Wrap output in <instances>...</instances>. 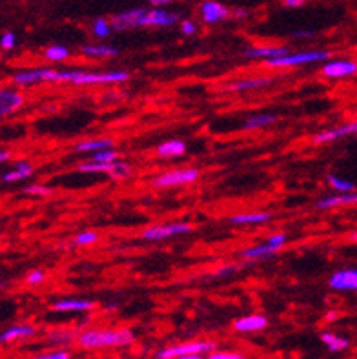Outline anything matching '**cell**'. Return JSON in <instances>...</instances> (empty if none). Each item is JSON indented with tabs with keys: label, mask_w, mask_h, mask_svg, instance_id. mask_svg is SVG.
Masks as SVG:
<instances>
[{
	"label": "cell",
	"mask_w": 357,
	"mask_h": 359,
	"mask_svg": "<svg viewBox=\"0 0 357 359\" xmlns=\"http://www.w3.org/2000/svg\"><path fill=\"white\" fill-rule=\"evenodd\" d=\"M135 341V334L130 328H88L77 336V345L84 351L100 348H122Z\"/></svg>",
	"instance_id": "1"
},
{
	"label": "cell",
	"mask_w": 357,
	"mask_h": 359,
	"mask_svg": "<svg viewBox=\"0 0 357 359\" xmlns=\"http://www.w3.org/2000/svg\"><path fill=\"white\" fill-rule=\"evenodd\" d=\"M131 75L128 72H84V69H64L59 72L57 82H69L75 86H102V84H121L128 82Z\"/></svg>",
	"instance_id": "2"
},
{
	"label": "cell",
	"mask_w": 357,
	"mask_h": 359,
	"mask_svg": "<svg viewBox=\"0 0 357 359\" xmlns=\"http://www.w3.org/2000/svg\"><path fill=\"white\" fill-rule=\"evenodd\" d=\"M330 59V51L326 50H312V51H297V53L283 55L277 59L264 60V66L268 68H297V66H308V64L326 62Z\"/></svg>",
	"instance_id": "3"
},
{
	"label": "cell",
	"mask_w": 357,
	"mask_h": 359,
	"mask_svg": "<svg viewBox=\"0 0 357 359\" xmlns=\"http://www.w3.org/2000/svg\"><path fill=\"white\" fill-rule=\"evenodd\" d=\"M215 351V343L208 341V339H195V341H184L177 343V345L164 346L155 354V359H177L181 355L190 354H203L208 355L210 352Z\"/></svg>",
	"instance_id": "4"
},
{
	"label": "cell",
	"mask_w": 357,
	"mask_h": 359,
	"mask_svg": "<svg viewBox=\"0 0 357 359\" xmlns=\"http://www.w3.org/2000/svg\"><path fill=\"white\" fill-rule=\"evenodd\" d=\"M77 172L81 173H106L115 181H121V179H128L133 173L131 164L126 161L117 159L112 161V163H97V161H86V163H81L77 166Z\"/></svg>",
	"instance_id": "5"
},
{
	"label": "cell",
	"mask_w": 357,
	"mask_h": 359,
	"mask_svg": "<svg viewBox=\"0 0 357 359\" xmlns=\"http://www.w3.org/2000/svg\"><path fill=\"white\" fill-rule=\"evenodd\" d=\"M201 172L197 168H179V170H168V172L159 173L157 177L151 179V187L163 190V188H175L186 187V184H194L199 181Z\"/></svg>",
	"instance_id": "6"
},
{
	"label": "cell",
	"mask_w": 357,
	"mask_h": 359,
	"mask_svg": "<svg viewBox=\"0 0 357 359\" xmlns=\"http://www.w3.org/2000/svg\"><path fill=\"white\" fill-rule=\"evenodd\" d=\"M288 241V236L285 232L274 233L270 236L264 243L255 246H250V248H244L241 250V259L244 261H259V259H267V257H271V255H276L277 252L283 248Z\"/></svg>",
	"instance_id": "7"
},
{
	"label": "cell",
	"mask_w": 357,
	"mask_h": 359,
	"mask_svg": "<svg viewBox=\"0 0 357 359\" xmlns=\"http://www.w3.org/2000/svg\"><path fill=\"white\" fill-rule=\"evenodd\" d=\"M194 232V226L190 223H168V224H154V226L144 228L139 233V239L142 241H166L177 236H186Z\"/></svg>",
	"instance_id": "8"
},
{
	"label": "cell",
	"mask_w": 357,
	"mask_h": 359,
	"mask_svg": "<svg viewBox=\"0 0 357 359\" xmlns=\"http://www.w3.org/2000/svg\"><path fill=\"white\" fill-rule=\"evenodd\" d=\"M59 72L51 68H32L17 72L11 77V82L18 88H29L36 84H44V82H57Z\"/></svg>",
	"instance_id": "9"
},
{
	"label": "cell",
	"mask_w": 357,
	"mask_h": 359,
	"mask_svg": "<svg viewBox=\"0 0 357 359\" xmlns=\"http://www.w3.org/2000/svg\"><path fill=\"white\" fill-rule=\"evenodd\" d=\"M181 20L177 11H170L168 8H146L140 27H172Z\"/></svg>",
	"instance_id": "10"
},
{
	"label": "cell",
	"mask_w": 357,
	"mask_h": 359,
	"mask_svg": "<svg viewBox=\"0 0 357 359\" xmlns=\"http://www.w3.org/2000/svg\"><path fill=\"white\" fill-rule=\"evenodd\" d=\"M357 73V62L352 59H334L326 60L321 68V75L325 79H332V81H337V79H346L352 77Z\"/></svg>",
	"instance_id": "11"
},
{
	"label": "cell",
	"mask_w": 357,
	"mask_h": 359,
	"mask_svg": "<svg viewBox=\"0 0 357 359\" xmlns=\"http://www.w3.org/2000/svg\"><path fill=\"white\" fill-rule=\"evenodd\" d=\"M199 15L204 24H219L224 22L231 17V9L228 6L221 4L219 0H203L199 6Z\"/></svg>",
	"instance_id": "12"
},
{
	"label": "cell",
	"mask_w": 357,
	"mask_h": 359,
	"mask_svg": "<svg viewBox=\"0 0 357 359\" xmlns=\"http://www.w3.org/2000/svg\"><path fill=\"white\" fill-rule=\"evenodd\" d=\"M24 104H26L24 93L13 88H0V118L17 114Z\"/></svg>",
	"instance_id": "13"
},
{
	"label": "cell",
	"mask_w": 357,
	"mask_h": 359,
	"mask_svg": "<svg viewBox=\"0 0 357 359\" xmlns=\"http://www.w3.org/2000/svg\"><path fill=\"white\" fill-rule=\"evenodd\" d=\"M146 13V8H133L128 9V11H122L112 17V26H114V32H128V29H135L140 27L142 22V17Z\"/></svg>",
	"instance_id": "14"
},
{
	"label": "cell",
	"mask_w": 357,
	"mask_h": 359,
	"mask_svg": "<svg viewBox=\"0 0 357 359\" xmlns=\"http://www.w3.org/2000/svg\"><path fill=\"white\" fill-rule=\"evenodd\" d=\"M290 48L288 46H252V48H246L243 51L244 59L250 60H271L277 59V57H283V55H288Z\"/></svg>",
	"instance_id": "15"
},
{
	"label": "cell",
	"mask_w": 357,
	"mask_h": 359,
	"mask_svg": "<svg viewBox=\"0 0 357 359\" xmlns=\"http://www.w3.org/2000/svg\"><path fill=\"white\" fill-rule=\"evenodd\" d=\"M328 287L335 292H357V269L334 272L328 279Z\"/></svg>",
	"instance_id": "16"
},
{
	"label": "cell",
	"mask_w": 357,
	"mask_h": 359,
	"mask_svg": "<svg viewBox=\"0 0 357 359\" xmlns=\"http://www.w3.org/2000/svg\"><path fill=\"white\" fill-rule=\"evenodd\" d=\"M268 328V318L262 314H250L234 321V330L239 334H257Z\"/></svg>",
	"instance_id": "17"
},
{
	"label": "cell",
	"mask_w": 357,
	"mask_h": 359,
	"mask_svg": "<svg viewBox=\"0 0 357 359\" xmlns=\"http://www.w3.org/2000/svg\"><path fill=\"white\" fill-rule=\"evenodd\" d=\"M352 133H357V121L350 124H344V126L330 128V130H325V132H319L312 137L314 144H330V142L339 141V139H344V137L352 135Z\"/></svg>",
	"instance_id": "18"
},
{
	"label": "cell",
	"mask_w": 357,
	"mask_h": 359,
	"mask_svg": "<svg viewBox=\"0 0 357 359\" xmlns=\"http://www.w3.org/2000/svg\"><path fill=\"white\" fill-rule=\"evenodd\" d=\"M274 84V79L270 77H248V79H239V81H231L224 84V90L230 93H244V91H253L261 90Z\"/></svg>",
	"instance_id": "19"
},
{
	"label": "cell",
	"mask_w": 357,
	"mask_h": 359,
	"mask_svg": "<svg viewBox=\"0 0 357 359\" xmlns=\"http://www.w3.org/2000/svg\"><path fill=\"white\" fill-rule=\"evenodd\" d=\"M97 303L91 299H75V297H66V299H57L51 303L53 312H91L95 309Z\"/></svg>",
	"instance_id": "20"
},
{
	"label": "cell",
	"mask_w": 357,
	"mask_h": 359,
	"mask_svg": "<svg viewBox=\"0 0 357 359\" xmlns=\"http://www.w3.org/2000/svg\"><path fill=\"white\" fill-rule=\"evenodd\" d=\"M274 219V214L270 212H243V214H236L228 217V223L236 224V226H257V224H264Z\"/></svg>",
	"instance_id": "21"
},
{
	"label": "cell",
	"mask_w": 357,
	"mask_h": 359,
	"mask_svg": "<svg viewBox=\"0 0 357 359\" xmlns=\"http://www.w3.org/2000/svg\"><path fill=\"white\" fill-rule=\"evenodd\" d=\"M357 205V191H350V194H334V196L323 197L316 203V208L319 210H332L339 208V206H350Z\"/></svg>",
	"instance_id": "22"
},
{
	"label": "cell",
	"mask_w": 357,
	"mask_h": 359,
	"mask_svg": "<svg viewBox=\"0 0 357 359\" xmlns=\"http://www.w3.org/2000/svg\"><path fill=\"white\" fill-rule=\"evenodd\" d=\"M81 53L88 59H115L121 55V50L109 44H84Z\"/></svg>",
	"instance_id": "23"
},
{
	"label": "cell",
	"mask_w": 357,
	"mask_h": 359,
	"mask_svg": "<svg viewBox=\"0 0 357 359\" xmlns=\"http://www.w3.org/2000/svg\"><path fill=\"white\" fill-rule=\"evenodd\" d=\"M35 173V166H33L29 161H18L15 163V166L11 170L2 175V181L4 182H20V181H26L29 179Z\"/></svg>",
	"instance_id": "24"
},
{
	"label": "cell",
	"mask_w": 357,
	"mask_h": 359,
	"mask_svg": "<svg viewBox=\"0 0 357 359\" xmlns=\"http://www.w3.org/2000/svg\"><path fill=\"white\" fill-rule=\"evenodd\" d=\"M36 334V328L32 325H13L9 327L8 330L0 334V343L6 345V343H13L18 339H27V337H33Z\"/></svg>",
	"instance_id": "25"
},
{
	"label": "cell",
	"mask_w": 357,
	"mask_h": 359,
	"mask_svg": "<svg viewBox=\"0 0 357 359\" xmlns=\"http://www.w3.org/2000/svg\"><path fill=\"white\" fill-rule=\"evenodd\" d=\"M155 154L161 159H175L186 154V142L181 139H170V141L163 142L155 148Z\"/></svg>",
	"instance_id": "26"
},
{
	"label": "cell",
	"mask_w": 357,
	"mask_h": 359,
	"mask_svg": "<svg viewBox=\"0 0 357 359\" xmlns=\"http://www.w3.org/2000/svg\"><path fill=\"white\" fill-rule=\"evenodd\" d=\"M114 146V139H86V141H81L73 146V151H77V154H95V151L100 150H109Z\"/></svg>",
	"instance_id": "27"
},
{
	"label": "cell",
	"mask_w": 357,
	"mask_h": 359,
	"mask_svg": "<svg viewBox=\"0 0 357 359\" xmlns=\"http://www.w3.org/2000/svg\"><path fill=\"white\" fill-rule=\"evenodd\" d=\"M279 121L276 114H259L252 115V117L246 118V123L243 124L244 132H255V130H261V128H268L271 124H276Z\"/></svg>",
	"instance_id": "28"
},
{
	"label": "cell",
	"mask_w": 357,
	"mask_h": 359,
	"mask_svg": "<svg viewBox=\"0 0 357 359\" xmlns=\"http://www.w3.org/2000/svg\"><path fill=\"white\" fill-rule=\"evenodd\" d=\"M77 336L79 334L72 330V328H57V330H51L46 339L55 346H66L69 343L77 341Z\"/></svg>",
	"instance_id": "29"
},
{
	"label": "cell",
	"mask_w": 357,
	"mask_h": 359,
	"mask_svg": "<svg viewBox=\"0 0 357 359\" xmlns=\"http://www.w3.org/2000/svg\"><path fill=\"white\" fill-rule=\"evenodd\" d=\"M321 341H323V345H325L330 352H334V354L346 351V348L350 346V341L346 339V337L337 336V334H334V332H323Z\"/></svg>",
	"instance_id": "30"
},
{
	"label": "cell",
	"mask_w": 357,
	"mask_h": 359,
	"mask_svg": "<svg viewBox=\"0 0 357 359\" xmlns=\"http://www.w3.org/2000/svg\"><path fill=\"white\" fill-rule=\"evenodd\" d=\"M114 33V26H112V18L99 17L91 22V35L99 39V41H106Z\"/></svg>",
	"instance_id": "31"
},
{
	"label": "cell",
	"mask_w": 357,
	"mask_h": 359,
	"mask_svg": "<svg viewBox=\"0 0 357 359\" xmlns=\"http://www.w3.org/2000/svg\"><path fill=\"white\" fill-rule=\"evenodd\" d=\"M69 57H72V51H69L68 46L53 44L44 50V59L51 60V62H62V60H68Z\"/></svg>",
	"instance_id": "32"
},
{
	"label": "cell",
	"mask_w": 357,
	"mask_h": 359,
	"mask_svg": "<svg viewBox=\"0 0 357 359\" xmlns=\"http://www.w3.org/2000/svg\"><path fill=\"white\" fill-rule=\"evenodd\" d=\"M326 181H328V184H330L335 191H339V194H350V191H356V184H353L352 181L339 177V175H334V173H330V175L326 177Z\"/></svg>",
	"instance_id": "33"
},
{
	"label": "cell",
	"mask_w": 357,
	"mask_h": 359,
	"mask_svg": "<svg viewBox=\"0 0 357 359\" xmlns=\"http://www.w3.org/2000/svg\"><path fill=\"white\" fill-rule=\"evenodd\" d=\"M24 196H32V197H51L53 196V188L46 187V184H27L22 190Z\"/></svg>",
	"instance_id": "34"
},
{
	"label": "cell",
	"mask_w": 357,
	"mask_h": 359,
	"mask_svg": "<svg viewBox=\"0 0 357 359\" xmlns=\"http://www.w3.org/2000/svg\"><path fill=\"white\" fill-rule=\"evenodd\" d=\"M99 241V233L93 232V230H86V232H81L73 237V245L75 246H90L95 245Z\"/></svg>",
	"instance_id": "35"
},
{
	"label": "cell",
	"mask_w": 357,
	"mask_h": 359,
	"mask_svg": "<svg viewBox=\"0 0 357 359\" xmlns=\"http://www.w3.org/2000/svg\"><path fill=\"white\" fill-rule=\"evenodd\" d=\"M46 279H48V273H46V270L35 269V270H32V272H27L24 283H26L27 287H41V285H44L46 283Z\"/></svg>",
	"instance_id": "36"
},
{
	"label": "cell",
	"mask_w": 357,
	"mask_h": 359,
	"mask_svg": "<svg viewBox=\"0 0 357 359\" xmlns=\"http://www.w3.org/2000/svg\"><path fill=\"white\" fill-rule=\"evenodd\" d=\"M117 159H121V155H119L114 148L90 154V161H97V163H112V161H117Z\"/></svg>",
	"instance_id": "37"
},
{
	"label": "cell",
	"mask_w": 357,
	"mask_h": 359,
	"mask_svg": "<svg viewBox=\"0 0 357 359\" xmlns=\"http://www.w3.org/2000/svg\"><path fill=\"white\" fill-rule=\"evenodd\" d=\"M206 359H246V355L234 351H213L206 355Z\"/></svg>",
	"instance_id": "38"
},
{
	"label": "cell",
	"mask_w": 357,
	"mask_h": 359,
	"mask_svg": "<svg viewBox=\"0 0 357 359\" xmlns=\"http://www.w3.org/2000/svg\"><path fill=\"white\" fill-rule=\"evenodd\" d=\"M33 359H72V352L64 351V348H59V351L44 352V354L35 355Z\"/></svg>",
	"instance_id": "39"
},
{
	"label": "cell",
	"mask_w": 357,
	"mask_h": 359,
	"mask_svg": "<svg viewBox=\"0 0 357 359\" xmlns=\"http://www.w3.org/2000/svg\"><path fill=\"white\" fill-rule=\"evenodd\" d=\"M15 46H17V35H15L13 32H6L4 35L0 36V48H2V50H13Z\"/></svg>",
	"instance_id": "40"
},
{
	"label": "cell",
	"mask_w": 357,
	"mask_h": 359,
	"mask_svg": "<svg viewBox=\"0 0 357 359\" xmlns=\"http://www.w3.org/2000/svg\"><path fill=\"white\" fill-rule=\"evenodd\" d=\"M181 33L184 36H194L197 33V24L190 18H184V20H181Z\"/></svg>",
	"instance_id": "41"
},
{
	"label": "cell",
	"mask_w": 357,
	"mask_h": 359,
	"mask_svg": "<svg viewBox=\"0 0 357 359\" xmlns=\"http://www.w3.org/2000/svg\"><path fill=\"white\" fill-rule=\"evenodd\" d=\"M281 4L288 9H297V8H303V6L307 4V0H281Z\"/></svg>",
	"instance_id": "42"
},
{
	"label": "cell",
	"mask_w": 357,
	"mask_h": 359,
	"mask_svg": "<svg viewBox=\"0 0 357 359\" xmlns=\"http://www.w3.org/2000/svg\"><path fill=\"white\" fill-rule=\"evenodd\" d=\"M237 270V266L236 264H227V266H222L221 270H219L217 273H215V276H217V278H227V276H230V273H234Z\"/></svg>",
	"instance_id": "43"
},
{
	"label": "cell",
	"mask_w": 357,
	"mask_h": 359,
	"mask_svg": "<svg viewBox=\"0 0 357 359\" xmlns=\"http://www.w3.org/2000/svg\"><path fill=\"white\" fill-rule=\"evenodd\" d=\"M148 4H151V8H168L172 6L175 0H146Z\"/></svg>",
	"instance_id": "44"
},
{
	"label": "cell",
	"mask_w": 357,
	"mask_h": 359,
	"mask_svg": "<svg viewBox=\"0 0 357 359\" xmlns=\"http://www.w3.org/2000/svg\"><path fill=\"white\" fill-rule=\"evenodd\" d=\"M231 17L246 18V17H250V11L248 9H234V11H231Z\"/></svg>",
	"instance_id": "45"
},
{
	"label": "cell",
	"mask_w": 357,
	"mask_h": 359,
	"mask_svg": "<svg viewBox=\"0 0 357 359\" xmlns=\"http://www.w3.org/2000/svg\"><path fill=\"white\" fill-rule=\"evenodd\" d=\"M314 35H316V33L310 32V29H308V32H295L294 33L295 39H310V36H314Z\"/></svg>",
	"instance_id": "46"
},
{
	"label": "cell",
	"mask_w": 357,
	"mask_h": 359,
	"mask_svg": "<svg viewBox=\"0 0 357 359\" xmlns=\"http://www.w3.org/2000/svg\"><path fill=\"white\" fill-rule=\"evenodd\" d=\"M11 159V151L9 150H0V164L8 163Z\"/></svg>",
	"instance_id": "47"
},
{
	"label": "cell",
	"mask_w": 357,
	"mask_h": 359,
	"mask_svg": "<svg viewBox=\"0 0 357 359\" xmlns=\"http://www.w3.org/2000/svg\"><path fill=\"white\" fill-rule=\"evenodd\" d=\"M177 359H206L203 354H190V355H181V358Z\"/></svg>",
	"instance_id": "48"
},
{
	"label": "cell",
	"mask_w": 357,
	"mask_h": 359,
	"mask_svg": "<svg viewBox=\"0 0 357 359\" xmlns=\"http://www.w3.org/2000/svg\"><path fill=\"white\" fill-rule=\"evenodd\" d=\"M349 239H350V241H352V243H357V230H356V232H352V233H350V236H349Z\"/></svg>",
	"instance_id": "49"
},
{
	"label": "cell",
	"mask_w": 357,
	"mask_h": 359,
	"mask_svg": "<svg viewBox=\"0 0 357 359\" xmlns=\"http://www.w3.org/2000/svg\"><path fill=\"white\" fill-rule=\"evenodd\" d=\"M0 181H2V175H0Z\"/></svg>",
	"instance_id": "50"
},
{
	"label": "cell",
	"mask_w": 357,
	"mask_h": 359,
	"mask_svg": "<svg viewBox=\"0 0 357 359\" xmlns=\"http://www.w3.org/2000/svg\"><path fill=\"white\" fill-rule=\"evenodd\" d=\"M0 239H2V233H0Z\"/></svg>",
	"instance_id": "51"
},
{
	"label": "cell",
	"mask_w": 357,
	"mask_h": 359,
	"mask_svg": "<svg viewBox=\"0 0 357 359\" xmlns=\"http://www.w3.org/2000/svg\"><path fill=\"white\" fill-rule=\"evenodd\" d=\"M0 224H2V223H0Z\"/></svg>",
	"instance_id": "52"
}]
</instances>
